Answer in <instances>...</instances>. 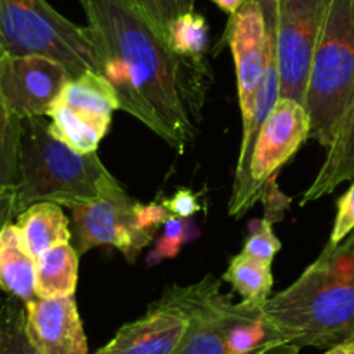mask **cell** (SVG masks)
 Here are the masks:
<instances>
[{"label":"cell","instance_id":"6da1fadb","mask_svg":"<svg viewBox=\"0 0 354 354\" xmlns=\"http://www.w3.org/2000/svg\"><path fill=\"white\" fill-rule=\"evenodd\" d=\"M120 110L185 153L198 134L207 64L179 57L131 0H78Z\"/></svg>","mask_w":354,"mask_h":354},{"label":"cell","instance_id":"7a4b0ae2","mask_svg":"<svg viewBox=\"0 0 354 354\" xmlns=\"http://www.w3.org/2000/svg\"><path fill=\"white\" fill-rule=\"evenodd\" d=\"M271 340L333 347L354 335V231L326 245L285 290L262 306Z\"/></svg>","mask_w":354,"mask_h":354},{"label":"cell","instance_id":"3957f363","mask_svg":"<svg viewBox=\"0 0 354 354\" xmlns=\"http://www.w3.org/2000/svg\"><path fill=\"white\" fill-rule=\"evenodd\" d=\"M115 181L96 151L82 155L57 141L44 117L21 122L16 214L39 202L57 203L68 209L91 203Z\"/></svg>","mask_w":354,"mask_h":354},{"label":"cell","instance_id":"277c9868","mask_svg":"<svg viewBox=\"0 0 354 354\" xmlns=\"http://www.w3.org/2000/svg\"><path fill=\"white\" fill-rule=\"evenodd\" d=\"M354 100V0H328L309 68L304 106L311 134L328 148Z\"/></svg>","mask_w":354,"mask_h":354},{"label":"cell","instance_id":"5b68a950","mask_svg":"<svg viewBox=\"0 0 354 354\" xmlns=\"http://www.w3.org/2000/svg\"><path fill=\"white\" fill-rule=\"evenodd\" d=\"M0 49L12 56L50 57L71 77L103 71L91 30L61 16L47 0H0Z\"/></svg>","mask_w":354,"mask_h":354},{"label":"cell","instance_id":"8992f818","mask_svg":"<svg viewBox=\"0 0 354 354\" xmlns=\"http://www.w3.org/2000/svg\"><path fill=\"white\" fill-rule=\"evenodd\" d=\"M70 210L71 236L78 255L94 247H115L131 262L170 216L162 203H139L118 181L108 186L97 200L70 207Z\"/></svg>","mask_w":354,"mask_h":354},{"label":"cell","instance_id":"52a82bcc","mask_svg":"<svg viewBox=\"0 0 354 354\" xmlns=\"http://www.w3.org/2000/svg\"><path fill=\"white\" fill-rule=\"evenodd\" d=\"M328 0H277L274 50L280 100L304 103L309 68L322 33Z\"/></svg>","mask_w":354,"mask_h":354},{"label":"cell","instance_id":"ba28073f","mask_svg":"<svg viewBox=\"0 0 354 354\" xmlns=\"http://www.w3.org/2000/svg\"><path fill=\"white\" fill-rule=\"evenodd\" d=\"M309 134L311 125L304 106L292 100L278 101L255 139L243 195L231 217H240L261 200L266 186L274 181L278 170L299 151Z\"/></svg>","mask_w":354,"mask_h":354},{"label":"cell","instance_id":"9c48e42d","mask_svg":"<svg viewBox=\"0 0 354 354\" xmlns=\"http://www.w3.org/2000/svg\"><path fill=\"white\" fill-rule=\"evenodd\" d=\"M277 0H247L226 28V42L233 53L236 68L238 101L243 125L254 110L257 91L264 78L268 61L274 46Z\"/></svg>","mask_w":354,"mask_h":354},{"label":"cell","instance_id":"30bf717a","mask_svg":"<svg viewBox=\"0 0 354 354\" xmlns=\"http://www.w3.org/2000/svg\"><path fill=\"white\" fill-rule=\"evenodd\" d=\"M71 78L70 71L50 57L0 54V93L19 120L47 117Z\"/></svg>","mask_w":354,"mask_h":354},{"label":"cell","instance_id":"8fae6325","mask_svg":"<svg viewBox=\"0 0 354 354\" xmlns=\"http://www.w3.org/2000/svg\"><path fill=\"white\" fill-rule=\"evenodd\" d=\"M189 315V326L174 354H231L227 325L234 302L221 292L214 277H205L188 287H174Z\"/></svg>","mask_w":354,"mask_h":354},{"label":"cell","instance_id":"7c38bea8","mask_svg":"<svg viewBox=\"0 0 354 354\" xmlns=\"http://www.w3.org/2000/svg\"><path fill=\"white\" fill-rule=\"evenodd\" d=\"M188 326V311L170 287L145 316L122 326L96 354H174Z\"/></svg>","mask_w":354,"mask_h":354},{"label":"cell","instance_id":"4fadbf2b","mask_svg":"<svg viewBox=\"0 0 354 354\" xmlns=\"http://www.w3.org/2000/svg\"><path fill=\"white\" fill-rule=\"evenodd\" d=\"M26 332L42 354H88L75 295L33 299L25 304Z\"/></svg>","mask_w":354,"mask_h":354},{"label":"cell","instance_id":"5bb4252c","mask_svg":"<svg viewBox=\"0 0 354 354\" xmlns=\"http://www.w3.org/2000/svg\"><path fill=\"white\" fill-rule=\"evenodd\" d=\"M0 290L23 304L37 299V261L12 221L0 227Z\"/></svg>","mask_w":354,"mask_h":354},{"label":"cell","instance_id":"9a60e30c","mask_svg":"<svg viewBox=\"0 0 354 354\" xmlns=\"http://www.w3.org/2000/svg\"><path fill=\"white\" fill-rule=\"evenodd\" d=\"M354 179V100L344 115L342 124L337 131L335 139L328 146V153L322 169L316 174L301 198V205L316 202L335 192L342 183Z\"/></svg>","mask_w":354,"mask_h":354},{"label":"cell","instance_id":"2e32d148","mask_svg":"<svg viewBox=\"0 0 354 354\" xmlns=\"http://www.w3.org/2000/svg\"><path fill=\"white\" fill-rule=\"evenodd\" d=\"M15 224L18 226L23 243L35 259L49 248L70 243L71 240L70 219H66V214L57 203H33L16 216Z\"/></svg>","mask_w":354,"mask_h":354},{"label":"cell","instance_id":"e0dca14e","mask_svg":"<svg viewBox=\"0 0 354 354\" xmlns=\"http://www.w3.org/2000/svg\"><path fill=\"white\" fill-rule=\"evenodd\" d=\"M47 117L50 134L82 155L96 151L111 124V117L75 110L63 104H54Z\"/></svg>","mask_w":354,"mask_h":354},{"label":"cell","instance_id":"ac0fdd59","mask_svg":"<svg viewBox=\"0 0 354 354\" xmlns=\"http://www.w3.org/2000/svg\"><path fill=\"white\" fill-rule=\"evenodd\" d=\"M78 252L71 243L49 248L37 261V297L54 299L75 295L78 281Z\"/></svg>","mask_w":354,"mask_h":354},{"label":"cell","instance_id":"d6986e66","mask_svg":"<svg viewBox=\"0 0 354 354\" xmlns=\"http://www.w3.org/2000/svg\"><path fill=\"white\" fill-rule=\"evenodd\" d=\"M54 104H63L104 117H111L113 111L120 110V101L115 88L103 75L96 71H84L78 77L71 78Z\"/></svg>","mask_w":354,"mask_h":354},{"label":"cell","instance_id":"ffe728a7","mask_svg":"<svg viewBox=\"0 0 354 354\" xmlns=\"http://www.w3.org/2000/svg\"><path fill=\"white\" fill-rule=\"evenodd\" d=\"M224 281L241 295V302L252 308H262L264 302L271 297L273 290V273L271 266L259 262L245 254L234 255L230 261Z\"/></svg>","mask_w":354,"mask_h":354},{"label":"cell","instance_id":"44dd1931","mask_svg":"<svg viewBox=\"0 0 354 354\" xmlns=\"http://www.w3.org/2000/svg\"><path fill=\"white\" fill-rule=\"evenodd\" d=\"M167 42L179 57L205 63V53L209 47V25L205 18L189 11L170 23L167 30Z\"/></svg>","mask_w":354,"mask_h":354},{"label":"cell","instance_id":"7402d4cb","mask_svg":"<svg viewBox=\"0 0 354 354\" xmlns=\"http://www.w3.org/2000/svg\"><path fill=\"white\" fill-rule=\"evenodd\" d=\"M21 122L11 113L0 93V189L4 192H16L19 186Z\"/></svg>","mask_w":354,"mask_h":354},{"label":"cell","instance_id":"603a6c76","mask_svg":"<svg viewBox=\"0 0 354 354\" xmlns=\"http://www.w3.org/2000/svg\"><path fill=\"white\" fill-rule=\"evenodd\" d=\"M0 354H42L26 332L25 304L0 301Z\"/></svg>","mask_w":354,"mask_h":354},{"label":"cell","instance_id":"cb8c5ba5","mask_svg":"<svg viewBox=\"0 0 354 354\" xmlns=\"http://www.w3.org/2000/svg\"><path fill=\"white\" fill-rule=\"evenodd\" d=\"M196 233L198 230L192 223V217H177L170 214L169 219L163 223L162 234L156 240L155 250L148 257V262L155 264V262L176 257L181 252L183 245L196 236Z\"/></svg>","mask_w":354,"mask_h":354},{"label":"cell","instance_id":"d4e9b609","mask_svg":"<svg viewBox=\"0 0 354 354\" xmlns=\"http://www.w3.org/2000/svg\"><path fill=\"white\" fill-rule=\"evenodd\" d=\"M167 39L170 23L195 9V0H131Z\"/></svg>","mask_w":354,"mask_h":354},{"label":"cell","instance_id":"484cf974","mask_svg":"<svg viewBox=\"0 0 354 354\" xmlns=\"http://www.w3.org/2000/svg\"><path fill=\"white\" fill-rule=\"evenodd\" d=\"M280 248L281 243L273 231V219L266 217V219L252 224V233L245 241L241 254L259 262H264V264L273 266L274 255L278 254Z\"/></svg>","mask_w":354,"mask_h":354},{"label":"cell","instance_id":"4316f807","mask_svg":"<svg viewBox=\"0 0 354 354\" xmlns=\"http://www.w3.org/2000/svg\"><path fill=\"white\" fill-rule=\"evenodd\" d=\"M354 231V183L351 188L340 196L337 203L335 221H333L332 233H330V245H337L346 240Z\"/></svg>","mask_w":354,"mask_h":354},{"label":"cell","instance_id":"83f0119b","mask_svg":"<svg viewBox=\"0 0 354 354\" xmlns=\"http://www.w3.org/2000/svg\"><path fill=\"white\" fill-rule=\"evenodd\" d=\"M162 205L167 212L177 217H193L198 210H202L198 195L189 189H179L170 198L163 200Z\"/></svg>","mask_w":354,"mask_h":354},{"label":"cell","instance_id":"f1b7e54d","mask_svg":"<svg viewBox=\"0 0 354 354\" xmlns=\"http://www.w3.org/2000/svg\"><path fill=\"white\" fill-rule=\"evenodd\" d=\"M16 205H15V192H4L0 189V227L4 224L16 219Z\"/></svg>","mask_w":354,"mask_h":354},{"label":"cell","instance_id":"f546056e","mask_svg":"<svg viewBox=\"0 0 354 354\" xmlns=\"http://www.w3.org/2000/svg\"><path fill=\"white\" fill-rule=\"evenodd\" d=\"M257 354H299V347L292 344H270Z\"/></svg>","mask_w":354,"mask_h":354},{"label":"cell","instance_id":"4dcf8cb0","mask_svg":"<svg viewBox=\"0 0 354 354\" xmlns=\"http://www.w3.org/2000/svg\"><path fill=\"white\" fill-rule=\"evenodd\" d=\"M212 2L217 6V8H221L224 12H227V15L231 16L241 8L247 0H212Z\"/></svg>","mask_w":354,"mask_h":354},{"label":"cell","instance_id":"1f68e13d","mask_svg":"<svg viewBox=\"0 0 354 354\" xmlns=\"http://www.w3.org/2000/svg\"><path fill=\"white\" fill-rule=\"evenodd\" d=\"M325 354H347V351L342 344H337V346L328 347V351H326Z\"/></svg>","mask_w":354,"mask_h":354},{"label":"cell","instance_id":"d6a6232c","mask_svg":"<svg viewBox=\"0 0 354 354\" xmlns=\"http://www.w3.org/2000/svg\"><path fill=\"white\" fill-rule=\"evenodd\" d=\"M342 346L346 347L347 354H354V335L349 337V339H347L346 342H342Z\"/></svg>","mask_w":354,"mask_h":354}]
</instances>
